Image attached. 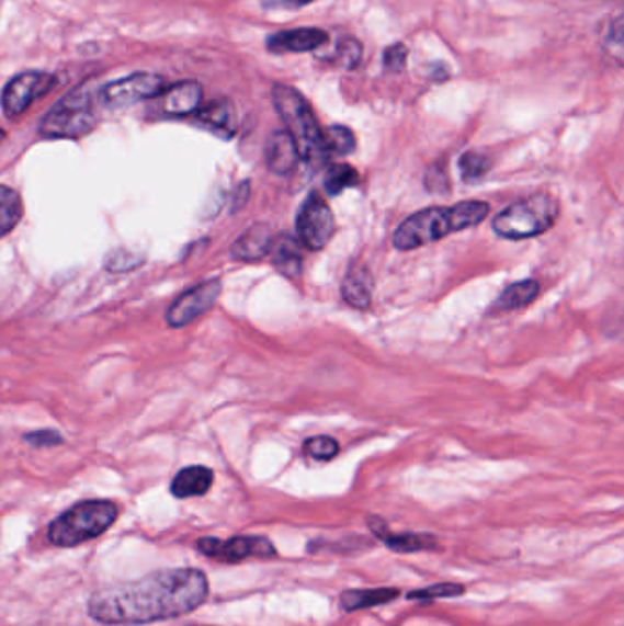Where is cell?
Instances as JSON below:
<instances>
[{
    "mask_svg": "<svg viewBox=\"0 0 624 626\" xmlns=\"http://www.w3.org/2000/svg\"><path fill=\"white\" fill-rule=\"evenodd\" d=\"M273 240L275 239H273L270 228L264 224H257L232 244V257L242 262L260 261L265 255H270Z\"/></svg>",
    "mask_w": 624,
    "mask_h": 626,
    "instance_id": "cell-17",
    "label": "cell"
},
{
    "mask_svg": "<svg viewBox=\"0 0 624 626\" xmlns=\"http://www.w3.org/2000/svg\"><path fill=\"white\" fill-rule=\"evenodd\" d=\"M360 185V172L349 163H339L328 169L327 178H325V191L330 196H338L343 193L344 189L358 187Z\"/></svg>",
    "mask_w": 624,
    "mask_h": 626,
    "instance_id": "cell-24",
    "label": "cell"
},
{
    "mask_svg": "<svg viewBox=\"0 0 624 626\" xmlns=\"http://www.w3.org/2000/svg\"><path fill=\"white\" fill-rule=\"evenodd\" d=\"M23 200L13 189L2 185L0 189V231L7 237L12 229L18 228L19 220L23 218Z\"/></svg>",
    "mask_w": 624,
    "mask_h": 626,
    "instance_id": "cell-23",
    "label": "cell"
},
{
    "mask_svg": "<svg viewBox=\"0 0 624 626\" xmlns=\"http://www.w3.org/2000/svg\"><path fill=\"white\" fill-rule=\"evenodd\" d=\"M204 89L196 81H180L161 95V112L167 116L185 117L202 109Z\"/></svg>",
    "mask_w": 624,
    "mask_h": 626,
    "instance_id": "cell-12",
    "label": "cell"
},
{
    "mask_svg": "<svg viewBox=\"0 0 624 626\" xmlns=\"http://www.w3.org/2000/svg\"><path fill=\"white\" fill-rule=\"evenodd\" d=\"M325 144L330 155L349 156L355 150V136L344 125H332L325 130Z\"/></svg>",
    "mask_w": 624,
    "mask_h": 626,
    "instance_id": "cell-26",
    "label": "cell"
},
{
    "mask_svg": "<svg viewBox=\"0 0 624 626\" xmlns=\"http://www.w3.org/2000/svg\"><path fill=\"white\" fill-rule=\"evenodd\" d=\"M560 205L552 194L538 193L519 200L492 218V229L498 237L524 240L546 234L557 223Z\"/></svg>",
    "mask_w": 624,
    "mask_h": 626,
    "instance_id": "cell-6",
    "label": "cell"
},
{
    "mask_svg": "<svg viewBox=\"0 0 624 626\" xmlns=\"http://www.w3.org/2000/svg\"><path fill=\"white\" fill-rule=\"evenodd\" d=\"M489 215V204L480 200H467L451 207H429L410 215L394 231V248L399 251L416 250L431 244L447 235L475 228Z\"/></svg>",
    "mask_w": 624,
    "mask_h": 626,
    "instance_id": "cell-2",
    "label": "cell"
},
{
    "mask_svg": "<svg viewBox=\"0 0 624 626\" xmlns=\"http://www.w3.org/2000/svg\"><path fill=\"white\" fill-rule=\"evenodd\" d=\"M491 158L481 155V152H476V150H469L460 158V171H462L464 182L467 183L480 182L481 178L491 171Z\"/></svg>",
    "mask_w": 624,
    "mask_h": 626,
    "instance_id": "cell-25",
    "label": "cell"
},
{
    "mask_svg": "<svg viewBox=\"0 0 624 626\" xmlns=\"http://www.w3.org/2000/svg\"><path fill=\"white\" fill-rule=\"evenodd\" d=\"M215 482V475L209 467L191 466L185 467L172 478L171 493L177 499H191V497H202L209 491Z\"/></svg>",
    "mask_w": 624,
    "mask_h": 626,
    "instance_id": "cell-18",
    "label": "cell"
},
{
    "mask_svg": "<svg viewBox=\"0 0 624 626\" xmlns=\"http://www.w3.org/2000/svg\"><path fill=\"white\" fill-rule=\"evenodd\" d=\"M209 595L204 571H155L138 581L101 588L89 599V614L103 625H145L200 608Z\"/></svg>",
    "mask_w": 624,
    "mask_h": 626,
    "instance_id": "cell-1",
    "label": "cell"
},
{
    "mask_svg": "<svg viewBox=\"0 0 624 626\" xmlns=\"http://www.w3.org/2000/svg\"><path fill=\"white\" fill-rule=\"evenodd\" d=\"M314 0H282V7L292 8V10H298V8L308 7Z\"/></svg>",
    "mask_w": 624,
    "mask_h": 626,
    "instance_id": "cell-35",
    "label": "cell"
},
{
    "mask_svg": "<svg viewBox=\"0 0 624 626\" xmlns=\"http://www.w3.org/2000/svg\"><path fill=\"white\" fill-rule=\"evenodd\" d=\"M271 100L284 127L297 144L300 160L314 169L327 166L330 152L325 144V130L319 127L316 114L309 109L304 95L287 84H275Z\"/></svg>",
    "mask_w": 624,
    "mask_h": 626,
    "instance_id": "cell-3",
    "label": "cell"
},
{
    "mask_svg": "<svg viewBox=\"0 0 624 626\" xmlns=\"http://www.w3.org/2000/svg\"><path fill=\"white\" fill-rule=\"evenodd\" d=\"M407 54H409L407 46H390V48L385 50V68L393 70V72H399L405 67V62H407Z\"/></svg>",
    "mask_w": 624,
    "mask_h": 626,
    "instance_id": "cell-31",
    "label": "cell"
},
{
    "mask_svg": "<svg viewBox=\"0 0 624 626\" xmlns=\"http://www.w3.org/2000/svg\"><path fill=\"white\" fill-rule=\"evenodd\" d=\"M538 294H541V284L533 278L513 283L500 294L497 303L492 306V311L519 310V308L531 305Z\"/></svg>",
    "mask_w": 624,
    "mask_h": 626,
    "instance_id": "cell-22",
    "label": "cell"
},
{
    "mask_svg": "<svg viewBox=\"0 0 624 626\" xmlns=\"http://www.w3.org/2000/svg\"><path fill=\"white\" fill-rule=\"evenodd\" d=\"M120 510L109 500L79 502L48 526V540L59 548H73L100 537L116 522Z\"/></svg>",
    "mask_w": 624,
    "mask_h": 626,
    "instance_id": "cell-4",
    "label": "cell"
},
{
    "mask_svg": "<svg viewBox=\"0 0 624 626\" xmlns=\"http://www.w3.org/2000/svg\"><path fill=\"white\" fill-rule=\"evenodd\" d=\"M144 264V257L134 255L131 251H114L106 259L105 268L112 273L131 272L134 268Z\"/></svg>",
    "mask_w": 624,
    "mask_h": 626,
    "instance_id": "cell-30",
    "label": "cell"
},
{
    "mask_svg": "<svg viewBox=\"0 0 624 626\" xmlns=\"http://www.w3.org/2000/svg\"><path fill=\"white\" fill-rule=\"evenodd\" d=\"M194 122L200 127L209 130V133L220 136V138L229 139L232 134L237 133V112L235 106L227 100H215L202 106Z\"/></svg>",
    "mask_w": 624,
    "mask_h": 626,
    "instance_id": "cell-16",
    "label": "cell"
},
{
    "mask_svg": "<svg viewBox=\"0 0 624 626\" xmlns=\"http://www.w3.org/2000/svg\"><path fill=\"white\" fill-rule=\"evenodd\" d=\"M610 43L615 46L617 50L624 52V15L613 23L612 30H610Z\"/></svg>",
    "mask_w": 624,
    "mask_h": 626,
    "instance_id": "cell-33",
    "label": "cell"
},
{
    "mask_svg": "<svg viewBox=\"0 0 624 626\" xmlns=\"http://www.w3.org/2000/svg\"><path fill=\"white\" fill-rule=\"evenodd\" d=\"M371 530L396 554H416L438 548V538L429 533H393L382 519H371Z\"/></svg>",
    "mask_w": 624,
    "mask_h": 626,
    "instance_id": "cell-15",
    "label": "cell"
},
{
    "mask_svg": "<svg viewBox=\"0 0 624 626\" xmlns=\"http://www.w3.org/2000/svg\"><path fill=\"white\" fill-rule=\"evenodd\" d=\"M167 89L166 79L158 73L138 72L101 87L100 101L109 109H125L139 101L161 98Z\"/></svg>",
    "mask_w": 624,
    "mask_h": 626,
    "instance_id": "cell-8",
    "label": "cell"
},
{
    "mask_svg": "<svg viewBox=\"0 0 624 626\" xmlns=\"http://www.w3.org/2000/svg\"><path fill=\"white\" fill-rule=\"evenodd\" d=\"M222 292V284L218 281L202 283L196 288L189 289L180 295L171 308L167 311V322L172 328L188 327L189 322L204 316L205 311L215 306L216 299Z\"/></svg>",
    "mask_w": 624,
    "mask_h": 626,
    "instance_id": "cell-11",
    "label": "cell"
},
{
    "mask_svg": "<svg viewBox=\"0 0 624 626\" xmlns=\"http://www.w3.org/2000/svg\"><path fill=\"white\" fill-rule=\"evenodd\" d=\"M24 440L32 447H56L63 442L61 434H57L56 431H37V433L26 434Z\"/></svg>",
    "mask_w": 624,
    "mask_h": 626,
    "instance_id": "cell-32",
    "label": "cell"
},
{
    "mask_svg": "<svg viewBox=\"0 0 624 626\" xmlns=\"http://www.w3.org/2000/svg\"><path fill=\"white\" fill-rule=\"evenodd\" d=\"M336 54H338V62L341 67L347 68V70H354L363 57V46L358 39L344 37V39L339 41Z\"/></svg>",
    "mask_w": 624,
    "mask_h": 626,
    "instance_id": "cell-29",
    "label": "cell"
},
{
    "mask_svg": "<svg viewBox=\"0 0 624 626\" xmlns=\"http://www.w3.org/2000/svg\"><path fill=\"white\" fill-rule=\"evenodd\" d=\"M295 234L298 242L309 251L322 250L332 240L336 234V218L321 194L311 193L304 200L297 213Z\"/></svg>",
    "mask_w": 624,
    "mask_h": 626,
    "instance_id": "cell-7",
    "label": "cell"
},
{
    "mask_svg": "<svg viewBox=\"0 0 624 626\" xmlns=\"http://www.w3.org/2000/svg\"><path fill=\"white\" fill-rule=\"evenodd\" d=\"M465 592H467V588L464 584H460V582H436L432 587L421 588V590L407 593V599L427 603V601H434V599L460 597Z\"/></svg>",
    "mask_w": 624,
    "mask_h": 626,
    "instance_id": "cell-27",
    "label": "cell"
},
{
    "mask_svg": "<svg viewBox=\"0 0 624 626\" xmlns=\"http://www.w3.org/2000/svg\"><path fill=\"white\" fill-rule=\"evenodd\" d=\"M95 98H100V92L90 89V84L70 90L43 117L41 136L48 139H78L92 133L98 125Z\"/></svg>",
    "mask_w": 624,
    "mask_h": 626,
    "instance_id": "cell-5",
    "label": "cell"
},
{
    "mask_svg": "<svg viewBox=\"0 0 624 626\" xmlns=\"http://www.w3.org/2000/svg\"><path fill=\"white\" fill-rule=\"evenodd\" d=\"M372 292H374V278L365 266L350 268L344 277L341 294L343 299L355 310L371 308Z\"/></svg>",
    "mask_w": 624,
    "mask_h": 626,
    "instance_id": "cell-19",
    "label": "cell"
},
{
    "mask_svg": "<svg viewBox=\"0 0 624 626\" xmlns=\"http://www.w3.org/2000/svg\"><path fill=\"white\" fill-rule=\"evenodd\" d=\"M447 177H445V172L440 171L438 167H432L431 172H429V177H427V187L431 189V191H440L438 185H442L443 191L447 189Z\"/></svg>",
    "mask_w": 624,
    "mask_h": 626,
    "instance_id": "cell-34",
    "label": "cell"
},
{
    "mask_svg": "<svg viewBox=\"0 0 624 626\" xmlns=\"http://www.w3.org/2000/svg\"><path fill=\"white\" fill-rule=\"evenodd\" d=\"M271 262L276 268V272L282 273L284 277L297 278L303 270V257L298 251L297 240L290 235H281L273 240L271 248Z\"/></svg>",
    "mask_w": 624,
    "mask_h": 626,
    "instance_id": "cell-20",
    "label": "cell"
},
{
    "mask_svg": "<svg viewBox=\"0 0 624 626\" xmlns=\"http://www.w3.org/2000/svg\"><path fill=\"white\" fill-rule=\"evenodd\" d=\"M398 588H363V590H347L341 593V608L344 612L374 608L379 604H388L399 597Z\"/></svg>",
    "mask_w": 624,
    "mask_h": 626,
    "instance_id": "cell-21",
    "label": "cell"
},
{
    "mask_svg": "<svg viewBox=\"0 0 624 626\" xmlns=\"http://www.w3.org/2000/svg\"><path fill=\"white\" fill-rule=\"evenodd\" d=\"M328 34L321 29H297L279 32L268 39V50L273 54H304L327 45Z\"/></svg>",
    "mask_w": 624,
    "mask_h": 626,
    "instance_id": "cell-14",
    "label": "cell"
},
{
    "mask_svg": "<svg viewBox=\"0 0 624 626\" xmlns=\"http://www.w3.org/2000/svg\"><path fill=\"white\" fill-rule=\"evenodd\" d=\"M57 81L59 79L54 73L39 72V70L19 73L4 87V92H2L4 116L8 119L23 116L24 112L29 111L30 105H34L35 101L45 98L46 94H50L52 90L56 89Z\"/></svg>",
    "mask_w": 624,
    "mask_h": 626,
    "instance_id": "cell-9",
    "label": "cell"
},
{
    "mask_svg": "<svg viewBox=\"0 0 624 626\" xmlns=\"http://www.w3.org/2000/svg\"><path fill=\"white\" fill-rule=\"evenodd\" d=\"M265 166L273 174L286 177L295 171L300 155H298L297 144L287 130H275L270 134V138L264 145Z\"/></svg>",
    "mask_w": 624,
    "mask_h": 626,
    "instance_id": "cell-13",
    "label": "cell"
},
{
    "mask_svg": "<svg viewBox=\"0 0 624 626\" xmlns=\"http://www.w3.org/2000/svg\"><path fill=\"white\" fill-rule=\"evenodd\" d=\"M200 554L209 559L235 565L249 557H275L276 549L265 537H232L227 540L205 537L196 543Z\"/></svg>",
    "mask_w": 624,
    "mask_h": 626,
    "instance_id": "cell-10",
    "label": "cell"
},
{
    "mask_svg": "<svg viewBox=\"0 0 624 626\" xmlns=\"http://www.w3.org/2000/svg\"><path fill=\"white\" fill-rule=\"evenodd\" d=\"M304 451L314 460L327 462L332 460L333 456H338L339 444L330 436H316V439L306 440Z\"/></svg>",
    "mask_w": 624,
    "mask_h": 626,
    "instance_id": "cell-28",
    "label": "cell"
}]
</instances>
